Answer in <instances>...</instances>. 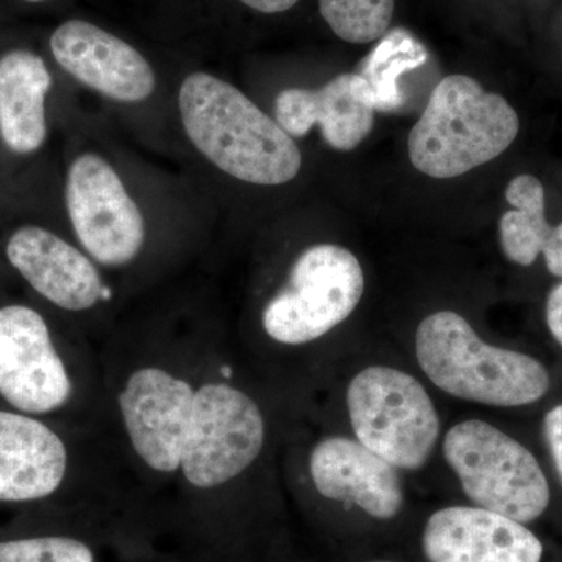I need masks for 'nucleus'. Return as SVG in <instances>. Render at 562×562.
<instances>
[{"label":"nucleus","instance_id":"nucleus-1","mask_svg":"<svg viewBox=\"0 0 562 562\" xmlns=\"http://www.w3.org/2000/svg\"><path fill=\"white\" fill-rule=\"evenodd\" d=\"M116 403L139 464L192 490L233 482L265 447L260 406L227 380H194L161 362H140L122 380Z\"/></svg>","mask_w":562,"mask_h":562},{"label":"nucleus","instance_id":"nucleus-2","mask_svg":"<svg viewBox=\"0 0 562 562\" xmlns=\"http://www.w3.org/2000/svg\"><path fill=\"white\" fill-rule=\"evenodd\" d=\"M179 109L195 149L228 176L273 187L301 171L302 154L294 139L227 81L191 74L181 83Z\"/></svg>","mask_w":562,"mask_h":562},{"label":"nucleus","instance_id":"nucleus-3","mask_svg":"<svg viewBox=\"0 0 562 562\" xmlns=\"http://www.w3.org/2000/svg\"><path fill=\"white\" fill-rule=\"evenodd\" d=\"M416 357L436 387L462 401L513 408L541 401L550 390L541 361L483 342L454 312H438L420 322Z\"/></svg>","mask_w":562,"mask_h":562},{"label":"nucleus","instance_id":"nucleus-4","mask_svg":"<svg viewBox=\"0 0 562 562\" xmlns=\"http://www.w3.org/2000/svg\"><path fill=\"white\" fill-rule=\"evenodd\" d=\"M519 127V116L505 98L454 74L436 85L409 133V160L432 179H453L501 157Z\"/></svg>","mask_w":562,"mask_h":562},{"label":"nucleus","instance_id":"nucleus-5","mask_svg":"<svg viewBox=\"0 0 562 562\" xmlns=\"http://www.w3.org/2000/svg\"><path fill=\"white\" fill-rule=\"evenodd\" d=\"M443 457L462 491L479 508L530 524L546 513L550 487L535 454L483 420L454 425L443 439Z\"/></svg>","mask_w":562,"mask_h":562},{"label":"nucleus","instance_id":"nucleus-6","mask_svg":"<svg viewBox=\"0 0 562 562\" xmlns=\"http://www.w3.org/2000/svg\"><path fill=\"white\" fill-rule=\"evenodd\" d=\"M347 409L358 441L405 471L424 468L441 432L419 380L386 366L366 368L351 380Z\"/></svg>","mask_w":562,"mask_h":562},{"label":"nucleus","instance_id":"nucleus-7","mask_svg":"<svg viewBox=\"0 0 562 562\" xmlns=\"http://www.w3.org/2000/svg\"><path fill=\"white\" fill-rule=\"evenodd\" d=\"M364 294V272L350 250L317 244L302 251L286 283L262 310V328L281 346H305L342 324Z\"/></svg>","mask_w":562,"mask_h":562},{"label":"nucleus","instance_id":"nucleus-8","mask_svg":"<svg viewBox=\"0 0 562 562\" xmlns=\"http://www.w3.org/2000/svg\"><path fill=\"white\" fill-rule=\"evenodd\" d=\"M76 390L46 319L31 306L0 308V397L14 412L38 417L65 409Z\"/></svg>","mask_w":562,"mask_h":562},{"label":"nucleus","instance_id":"nucleus-9","mask_svg":"<svg viewBox=\"0 0 562 562\" xmlns=\"http://www.w3.org/2000/svg\"><path fill=\"white\" fill-rule=\"evenodd\" d=\"M66 206L91 260L120 268L138 257L146 239L143 214L120 176L99 155H80L70 165Z\"/></svg>","mask_w":562,"mask_h":562},{"label":"nucleus","instance_id":"nucleus-10","mask_svg":"<svg viewBox=\"0 0 562 562\" xmlns=\"http://www.w3.org/2000/svg\"><path fill=\"white\" fill-rule=\"evenodd\" d=\"M50 50L74 79L113 101L143 102L155 90L149 61L131 44L91 22H63L52 33Z\"/></svg>","mask_w":562,"mask_h":562},{"label":"nucleus","instance_id":"nucleus-11","mask_svg":"<svg viewBox=\"0 0 562 562\" xmlns=\"http://www.w3.org/2000/svg\"><path fill=\"white\" fill-rule=\"evenodd\" d=\"M7 258L33 290L66 312H88L111 299L91 258L46 228L27 225L14 232Z\"/></svg>","mask_w":562,"mask_h":562},{"label":"nucleus","instance_id":"nucleus-12","mask_svg":"<svg viewBox=\"0 0 562 562\" xmlns=\"http://www.w3.org/2000/svg\"><path fill=\"white\" fill-rule=\"evenodd\" d=\"M430 562H541L542 543L509 517L450 506L432 514L422 538Z\"/></svg>","mask_w":562,"mask_h":562},{"label":"nucleus","instance_id":"nucleus-13","mask_svg":"<svg viewBox=\"0 0 562 562\" xmlns=\"http://www.w3.org/2000/svg\"><path fill=\"white\" fill-rule=\"evenodd\" d=\"M310 476L322 497L353 503L375 519L397 516L403 484L397 468L360 441L330 436L310 453Z\"/></svg>","mask_w":562,"mask_h":562},{"label":"nucleus","instance_id":"nucleus-14","mask_svg":"<svg viewBox=\"0 0 562 562\" xmlns=\"http://www.w3.org/2000/svg\"><path fill=\"white\" fill-rule=\"evenodd\" d=\"M372 94L360 74H341L321 88L281 91L276 99V121L291 138H303L314 125L336 150H351L372 132L375 116Z\"/></svg>","mask_w":562,"mask_h":562},{"label":"nucleus","instance_id":"nucleus-15","mask_svg":"<svg viewBox=\"0 0 562 562\" xmlns=\"http://www.w3.org/2000/svg\"><path fill=\"white\" fill-rule=\"evenodd\" d=\"M69 464L60 432L38 417L0 409V502L50 497L68 479Z\"/></svg>","mask_w":562,"mask_h":562},{"label":"nucleus","instance_id":"nucleus-16","mask_svg":"<svg viewBox=\"0 0 562 562\" xmlns=\"http://www.w3.org/2000/svg\"><path fill=\"white\" fill-rule=\"evenodd\" d=\"M50 87L49 69L38 55L11 50L0 58V135L9 149L32 154L43 146Z\"/></svg>","mask_w":562,"mask_h":562},{"label":"nucleus","instance_id":"nucleus-17","mask_svg":"<svg viewBox=\"0 0 562 562\" xmlns=\"http://www.w3.org/2000/svg\"><path fill=\"white\" fill-rule=\"evenodd\" d=\"M505 195L513 210L501 220L503 254L516 265L531 266L553 232L546 220V191L541 180L522 173L509 181Z\"/></svg>","mask_w":562,"mask_h":562},{"label":"nucleus","instance_id":"nucleus-18","mask_svg":"<svg viewBox=\"0 0 562 562\" xmlns=\"http://www.w3.org/2000/svg\"><path fill=\"white\" fill-rule=\"evenodd\" d=\"M379 46L366 58L360 76L368 83L376 111L392 113L402 109L405 95L398 79L427 63V50L408 32L395 29L383 35Z\"/></svg>","mask_w":562,"mask_h":562},{"label":"nucleus","instance_id":"nucleus-19","mask_svg":"<svg viewBox=\"0 0 562 562\" xmlns=\"http://www.w3.org/2000/svg\"><path fill=\"white\" fill-rule=\"evenodd\" d=\"M395 0H319V11L333 33L346 43L382 38L394 16Z\"/></svg>","mask_w":562,"mask_h":562},{"label":"nucleus","instance_id":"nucleus-20","mask_svg":"<svg viewBox=\"0 0 562 562\" xmlns=\"http://www.w3.org/2000/svg\"><path fill=\"white\" fill-rule=\"evenodd\" d=\"M0 562H95L87 543L66 536L0 542Z\"/></svg>","mask_w":562,"mask_h":562},{"label":"nucleus","instance_id":"nucleus-21","mask_svg":"<svg viewBox=\"0 0 562 562\" xmlns=\"http://www.w3.org/2000/svg\"><path fill=\"white\" fill-rule=\"evenodd\" d=\"M543 435L562 483V405L554 406L546 414Z\"/></svg>","mask_w":562,"mask_h":562},{"label":"nucleus","instance_id":"nucleus-22","mask_svg":"<svg viewBox=\"0 0 562 562\" xmlns=\"http://www.w3.org/2000/svg\"><path fill=\"white\" fill-rule=\"evenodd\" d=\"M546 319L547 327L562 347V283L547 299Z\"/></svg>","mask_w":562,"mask_h":562},{"label":"nucleus","instance_id":"nucleus-23","mask_svg":"<svg viewBox=\"0 0 562 562\" xmlns=\"http://www.w3.org/2000/svg\"><path fill=\"white\" fill-rule=\"evenodd\" d=\"M542 254L549 272L562 279V222L553 227L552 236L543 247Z\"/></svg>","mask_w":562,"mask_h":562},{"label":"nucleus","instance_id":"nucleus-24","mask_svg":"<svg viewBox=\"0 0 562 562\" xmlns=\"http://www.w3.org/2000/svg\"><path fill=\"white\" fill-rule=\"evenodd\" d=\"M244 5L251 10L261 11V13L273 14L283 13L299 2V0H239Z\"/></svg>","mask_w":562,"mask_h":562},{"label":"nucleus","instance_id":"nucleus-25","mask_svg":"<svg viewBox=\"0 0 562 562\" xmlns=\"http://www.w3.org/2000/svg\"><path fill=\"white\" fill-rule=\"evenodd\" d=\"M25 2L41 3V2H46V0H25Z\"/></svg>","mask_w":562,"mask_h":562},{"label":"nucleus","instance_id":"nucleus-26","mask_svg":"<svg viewBox=\"0 0 562 562\" xmlns=\"http://www.w3.org/2000/svg\"><path fill=\"white\" fill-rule=\"evenodd\" d=\"M373 562H391V561H373Z\"/></svg>","mask_w":562,"mask_h":562}]
</instances>
